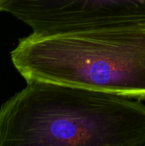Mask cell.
I'll return each mask as SVG.
<instances>
[{"label":"cell","mask_w":145,"mask_h":146,"mask_svg":"<svg viewBox=\"0 0 145 146\" xmlns=\"http://www.w3.org/2000/svg\"><path fill=\"white\" fill-rule=\"evenodd\" d=\"M0 109V146H145V105L94 89L30 80Z\"/></svg>","instance_id":"cell-1"},{"label":"cell","mask_w":145,"mask_h":146,"mask_svg":"<svg viewBox=\"0 0 145 146\" xmlns=\"http://www.w3.org/2000/svg\"><path fill=\"white\" fill-rule=\"evenodd\" d=\"M26 81L145 100V23L21 38L11 52Z\"/></svg>","instance_id":"cell-2"},{"label":"cell","mask_w":145,"mask_h":146,"mask_svg":"<svg viewBox=\"0 0 145 146\" xmlns=\"http://www.w3.org/2000/svg\"><path fill=\"white\" fill-rule=\"evenodd\" d=\"M2 11L38 36L145 23V0H9Z\"/></svg>","instance_id":"cell-3"},{"label":"cell","mask_w":145,"mask_h":146,"mask_svg":"<svg viewBox=\"0 0 145 146\" xmlns=\"http://www.w3.org/2000/svg\"><path fill=\"white\" fill-rule=\"evenodd\" d=\"M9 0H0V11H2V9H3V6L5 4L6 2H8Z\"/></svg>","instance_id":"cell-4"}]
</instances>
